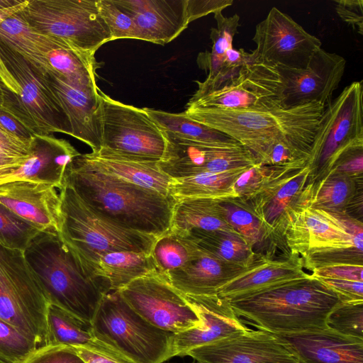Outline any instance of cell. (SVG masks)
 I'll return each mask as SVG.
<instances>
[{
	"instance_id": "35",
	"label": "cell",
	"mask_w": 363,
	"mask_h": 363,
	"mask_svg": "<svg viewBox=\"0 0 363 363\" xmlns=\"http://www.w3.org/2000/svg\"><path fill=\"white\" fill-rule=\"evenodd\" d=\"M362 182L342 174L335 169L311 184L308 206L330 212H347Z\"/></svg>"
},
{
	"instance_id": "6",
	"label": "cell",
	"mask_w": 363,
	"mask_h": 363,
	"mask_svg": "<svg viewBox=\"0 0 363 363\" xmlns=\"http://www.w3.org/2000/svg\"><path fill=\"white\" fill-rule=\"evenodd\" d=\"M91 323L95 339L135 363H164L169 359L174 333L143 319L118 291L104 296Z\"/></svg>"
},
{
	"instance_id": "2",
	"label": "cell",
	"mask_w": 363,
	"mask_h": 363,
	"mask_svg": "<svg viewBox=\"0 0 363 363\" xmlns=\"http://www.w3.org/2000/svg\"><path fill=\"white\" fill-rule=\"evenodd\" d=\"M77 157L67 166L63 183L93 211L123 228L157 238L169 230L176 203L172 196L93 169Z\"/></svg>"
},
{
	"instance_id": "20",
	"label": "cell",
	"mask_w": 363,
	"mask_h": 363,
	"mask_svg": "<svg viewBox=\"0 0 363 363\" xmlns=\"http://www.w3.org/2000/svg\"><path fill=\"white\" fill-rule=\"evenodd\" d=\"M40 74L66 120L69 135L88 145L93 152L99 150L101 147L97 123L99 88L74 84L52 70Z\"/></svg>"
},
{
	"instance_id": "57",
	"label": "cell",
	"mask_w": 363,
	"mask_h": 363,
	"mask_svg": "<svg viewBox=\"0 0 363 363\" xmlns=\"http://www.w3.org/2000/svg\"><path fill=\"white\" fill-rule=\"evenodd\" d=\"M6 89L0 83V110L3 108L5 101Z\"/></svg>"
},
{
	"instance_id": "24",
	"label": "cell",
	"mask_w": 363,
	"mask_h": 363,
	"mask_svg": "<svg viewBox=\"0 0 363 363\" xmlns=\"http://www.w3.org/2000/svg\"><path fill=\"white\" fill-rule=\"evenodd\" d=\"M279 335L303 363H363V339L327 327Z\"/></svg>"
},
{
	"instance_id": "52",
	"label": "cell",
	"mask_w": 363,
	"mask_h": 363,
	"mask_svg": "<svg viewBox=\"0 0 363 363\" xmlns=\"http://www.w3.org/2000/svg\"><path fill=\"white\" fill-rule=\"evenodd\" d=\"M335 9L340 18L363 35V1L336 0Z\"/></svg>"
},
{
	"instance_id": "17",
	"label": "cell",
	"mask_w": 363,
	"mask_h": 363,
	"mask_svg": "<svg viewBox=\"0 0 363 363\" xmlns=\"http://www.w3.org/2000/svg\"><path fill=\"white\" fill-rule=\"evenodd\" d=\"M310 173L306 163L272 181L257 194L245 199L264 225L272 248L284 245L287 249L284 232L292 215L308 206Z\"/></svg>"
},
{
	"instance_id": "1",
	"label": "cell",
	"mask_w": 363,
	"mask_h": 363,
	"mask_svg": "<svg viewBox=\"0 0 363 363\" xmlns=\"http://www.w3.org/2000/svg\"><path fill=\"white\" fill-rule=\"evenodd\" d=\"M325 106L214 109L186 106L189 118L222 132L248 149L261 163L269 148L285 143L308 153Z\"/></svg>"
},
{
	"instance_id": "13",
	"label": "cell",
	"mask_w": 363,
	"mask_h": 363,
	"mask_svg": "<svg viewBox=\"0 0 363 363\" xmlns=\"http://www.w3.org/2000/svg\"><path fill=\"white\" fill-rule=\"evenodd\" d=\"M291 255L336 248H363L362 221L345 212H330L305 206L295 212L284 232Z\"/></svg>"
},
{
	"instance_id": "45",
	"label": "cell",
	"mask_w": 363,
	"mask_h": 363,
	"mask_svg": "<svg viewBox=\"0 0 363 363\" xmlns=\"http://www.w3.org/2000/svg\"><path fill=\"white\" fill-rule=\"evenodd\" d=\"M97 6L101 16L108 28L111 41L118 39L138 40L132 16L118 6L113 0H97Z\"/></svg>"
},
{
	"instance_id": "48",
	"label": "cell",
	"mask_w": 363,
	"mask_h": 363,
	"mask_svg": "<svg viewBox=\"0 0 363 363\" xmlns=\"http://www.w3.org/2000/svg\"><path fill=\"white\" fill-rule=\"evenodd\" d=\"M74 348L85 363H135L123 354L96 339L85 347Z\"/></svg>"
},
{
	"instance_id": "10",
	"label": "cell",
	"mask_w": 363,
	"mask_h": 363,
	"mask_svg": "<svg viewBox=\"0 0 363 363\" xmlns=\"http://www.w3.org/2000/svg\"><path fill=\"white\" fill-rule=\"evenodd\" d=\"M19 13L38 31L84 51L96 53L111 41L97 0H29Z\"/></svg>"
},
{
	"instance_id": "40",
	"label": "cell",
	"mask_w": 363,
	"mask_h": 363,
	"mask_svg": "<svg viewBox=\"0 0 363 363\" xmlns=\"http://www.w3.org/2000/svg\"><path fill=\"white\" fill-rule=\"evenodd\" d=\"M34 138H21L0 126V185L6 183L30 157Z\"/></svg>"
},
{
	"instance_id": "44",
	"label": "cell",
	"mask_w": 363,
	"mask_h": 363,
	"mask_svg": "<svg viewBox=\"0 0 363 363\" xmlns=\"http://www.w3.org/2000/svg\"><path fill=\"white\" fill-rule=\"evenodd\" d=\"M37 348L35 342L0 318V363H22Z\"/></svg>"
},
{
	"instance_id": "22",
	"label": "cell",
	"mask_w": 363,
	"mask_h": 363,
	"mask_svg": "<svg viewBox=\"0 0 363 363\" xmlns=\"http://www.w3.org/2000/svg\"><path fill=\"white\" fill-rule=\"evenodd\" d=\"M57 189L45 183L12 181L0 185V203L40 231L59 233L62 211Z\"/></svg>"
},
{
	"instance_id": "21",
	"label": "cell",
	"mask_w": 363,
	"mask_h": 363,
	"mask_svg": "<svg viewBox=\"0 0 363 363\" xmlns=\"http://www.w3.org/2000/svg\"><path fill=\"white\" fill-rule=\"evenodd\" d=\"M184 296L196 311L201 323L196 328L174 334L169 359L186 356L194 348L249 329L237 315L230 303L218 294Z\"/></svg>"
},
{
	"instance_id": "19",
	"label": "cell",
	"mask_w": 363,
	"mask_h": 363,
	"mask_svg": "<svg viewBox=\"0 0 363 363\" xmlns=\"http://www.w3.org/2000/svg\"><path fill=\"white\" fill-rule=\"evenodd\" d=\"M167 152L159 162V166L172 179L223 172L259 163L254 155L242 145H211L167 135Z\"/></svg>"
},
{
	"instance_id": "50",
	"label": "cell",
	"mask_w": 363,
	"mask_h": 363,
	"mask_svg": "<svg viewBox=\"0 0 363 363\" xmlns=\"http://www.w3.org/2000/svg\"><path fill=\"white\" fill-rule=\"evenodd\" d=\"M332 289L340 302L363 301V281L330 278H317Z\"/></svg>"
},
{
	"instance_id": "47",
	"label": "cell",
	"mask_w": 363,
	"mask_h": 363,
	"mask_svg": "<svg viewBox=\"0 0 363 363\" xmlns=\"http://www.w3.org/2000/svg\"><path fill=\"white\" fill-rule=\"evenodd\" d=\"M22 363H85L71 346L48 345L38 347Z\"/></svg>"
},
{
	"instance_id": "18",
	"label": "cell",
	"mask_w": 363,
	"mask_h": 363,
	"mask_svg": "<svg viewBox=\"0 0 363 363\" xmlns=\"http://www.w3.org/2000/svg\"><path fill=\"white\" fill-rule=\"evenodd\" d=\"M346 60L321 48L315 52L302 69L275 67L281 89L279 101L286 108L317 102L325 106L342 80Z\"/></svg>"
},
{
	"instance_id": "4",
	"label": "cell",
	"mask_w": 363,
	"mask_h": 363,
	"mask_svg": "<svg viewBox=\"0 0 363 363\" xmlns=\"http://www.w3.org/2000/svg\"><path fill=\"white\" fill-rule=\"evenodd\" d=\"M23 253L49 303L92 323L108 293L84 272L59 233L41 231Z\"/></svg>"
},
{
	"instance_id": "26",
	"label": "cell",
	"mask_w": 363,
	"mask_h": 363,
	"mask_svg": "<svg viewBox=\"0 0 363 363\" xmlns=\"http://www.w3.org/2000/svg\"><path fill=\"white\" fill-rule=\"evenodd\" d=\"M301 258L291 255L282 259L260 257L247 271L222 286L220 296L232 301L246 297L270 288L306 277Z\"/></svg>"
},
{
	"instance_id": "9",
	"label": "cell",
	"mask_w": 363,
	"mask_h": 363,
	"mask_svg": "<svg viewBox=\"0 0 363 363\" xmlns=\"http://www.w3.org/2000/svg\"><path fill=\"white\" fill-rule=\"evenodd\" d=\"M99 92L97 123L101 147L133 157L160 161L165 157V133L143 108L116 101Z\"/></svg>"
},
{
	"instance_id": "30",
	"label": "cell",
	"mask_w": 363,
	"mask_h": 363,
	"mask_svg": "<svg viewBox=\"0 0 363 363\" xmlns=\"http://www.w3.org/2000/svg\"><path fill=\"white\" fill-rule=\"evenodd\" d=\"M0 43L18 53L33 69L43 74L52 70L48 57L49 52L68 45L35 29L19 12L0 24Z\"/></svg>"
},
{
	"instance_id": "15",
	"label": "cell",
	"mask_w": 363,
	"mask_h": 363,
	"mask_svg": "<svg viewBox=\"0 0 363 363\" xmlns=\"http://www.w3.org/2000/svg\"><path fill=\"white\" fill-rule=\"evenodd\" d=\"M252 40L258 60L274 67L304 68L321 48L318 38L276 7L256 26Z\"/></svg>"
},
{
	"instance_id": "51",
	"label": "cell",
	"mask_w": 363,
	"mask_h": 363,
	"mask_svg": "<svg viewBox=\"0 0 363 363\" xmlns=\"http://www.w3.org/2000/svg\"><path fill=\"white\" fill-rule=\"evenodd\" d=\"M310 276L314 278H330L363 281V265L333 264L311 269Z\"/></svg>"
},
{
	"instance_id": "56",
	"label": "cell",
	"mask_w": 363,
	"mask_h": 363,
	"mask_svg": "<svg viewBox=\"0 0 363 363\" xmlns=\"http://www.w3.org/2000/svg\"><path fill=\"white\" fill-rule=\"evenodd\" d=\"M21 2L19 0H0V9L16 6Z\"/></svg>"
},
{
	"instance_id": "23",
	"label": "cell",
	"mask_w": 363,
	"mask_h": 363,
	"mask_svg": "<svg viewBox=\"0 0 363 363\" xmlns=\"http://www.w3.org/2000/svg\"><path fill=\"white\" fill-rule=\"evenodd\" d=\"M130 14L138 40L164 45L178 37L191 23L187 0H113Z\"/></svg>"
},
{
	"instance_id": "38",
	"label": "cell",
	"mask_w": 363,
	"mask_h": 363,
	"mask_svg": "<svg viewBox=\"0 0 363 363\" xmlns=\"http://www.w3.org/2000/svg\"><path fill=\"white\" fill-rule=\"evenodd\" d=\"M218 202L230 226L255 251V247H260L263 243L271 245L264 225L245 199L230 197L218 199Z\"/></svg>"
},
{
	"instance_id": "34",
	"label": "cell",
	"mask_w": 363,
	"mask_h": 363,
	"mask_svg": "<svg viewBox=\"0 0 363 363\" xmlns=\"http://www.w3.org/2000/svg\"><path fill=\"white\" fill-rule=\"evenodd\" d=\"M167 136L197 143L233 146L240 145L228 135L199 123L183 113L144 108Z\"/></svg>"
},
{
	"instance_id": "11",
	"label": "cell",
	"mask_w": 363,
	"mask_h": 363,
	"mask_svg": "<svg viewBox=\"0 0 363 363\" xmlns=\"http://www.w3.org/2000/svg\"><path fill=\"white\" fill-rule=\"evenodd\" d=\"M198 89L186 105L214 109L262 108L281 105V84L274 67L258 59L216 82H196Z\"/></svg>"
},
{
	"instance_id": "55",
	"label": "cell",
	"mask_w": 363,
	"mask_h": 363,
	"mask_svg": "<svg viewBox=\"0 0 363 363\" xmlns=\"http://www.w3.org/2000/svg\"><path fill=\"white\" fill-rule=\"evenodd\" d=\"M0 126L17 136L30 138L33 136L24 126L9 113L0 110Z\"/></svg>"
},
{
	"instance_id": "37",
	"label": "cell",
	"mask_w": 363,
	"mask_h": 363,
	"mask_svg": "<svg viewBox=\"0 0 363 363\" xmlns=\"http://www.w3.org/2000/svg\"><path fill=\"white\" fill-rule=\"evenodd\" d=\"M214 18L217 26L211 30V50L201 52L197 58L199 67L208 73L207 80L213 79L219 74L227 52L233 48V38L239 27L240 16L236 13L225 17L222 12H217Z\"/></svg>"
},
{
	"instance_id": "49",
	"label": "cell",
	"mask_w": 363,
	"mask_h": 363,
	"mask_svg": "<svg viewBox=\"0 0 363 363\" xmlns=\"http://www.w3.org/2000/svg\"><path fill=\"white\" fill-rule=\"evenodd\" d=\"M332 169L362 182L363 146L356 147L345 152L337 160Z\"/></svg>"
},
{
	"instance_id": "31",
	"label": "cell",
	"mask_w": 363,
	"mask_h": 363,
	"mask_svg": "<svg viewBox=\"0 0 363 363\" xmlns=\"http://www.w3.org/2000/svg\"><path fill=\"white\" fill-rule=\"evenodd\" d=\"M169 230L182 236L194 230H223L239 234L227 221L218 199H213L177 201Z\"/></svg>"
},
{
	"instance_id": "12",
	"label": "cell",
	"mask_w": 363,
	"mask_h": 363,
	"mask_svg": "<svg viewBox=\"0 0 363 363\" xmlns=\"http://www.w3.org/2000/svg\"><path fill=\"white\" fill-rule=\"evenodd\" d=\"M0 56L21 88L20 96L6 90L1 111L11 115L33 135H69L66 120L41 74L18 53L0 43Z\"/></svg>"
},
{
	"instance_id": "54",
	"label": "cell",
	"mask_w": 363,
	"mask_h": 363,
	"mask_svg": "<svg viewBox=\"0 0 363 363\" xmlns=\"http://www.w3.org/2000/svg\"><path fill=\"white\" fill-rule=\"evenodd\" d=\"M233 4L232 0H187V11L190 21L211 13L222 12Z\"/></svg>"
},
{
	"instance_id": "5",
	"label": "cell",
	"mask_w": 363,
	"mask_h": 363,
	"mask_svg": "<svg viewBox=\"0 0 363 363\" xmlns=\"http://www.w3.org/2000/svg\"><path fill=\"white\" fill-rule=\"evenodd\" d=\"M62 219L59 235L81 265L114 251L151 255L158 238L126 229L88 207L69 185L59 190Z\"/></svg>"
},
{
	"instance_id": "28",
	"label": "cell",
	"mask_w": 363,
	"mask_h": 363,
	"mask_svg": "<svg viewBox=\"0 0 363 363\" xmlns=\"http://www.w3.org/2000/svg\"><path fill=\"white\" fill-rule=\"evenodd\" d=\"M79 153L67 140L51 135H35L32 155L9 181L26 180L63 185L66 169Z\"/></svg>"
},
{
	"instance_id": "33",
	"label": "cell",
	"mask_w": 363,
	"mask_h": 363,
	"mask_svg": "<svg viewBox=\"0 0 363 363\" xmlns=\"http://www.w3.org/2000/svg\"><path fill=\"white\" fill-rule=\"evenodd\" d=\"M198 247L217 258L242 267L253 265L263 256L239 234L223 230H194L187 235Z\"/></svg>"
},
{
	"instance_id": "39",
	"label": "cell",
	"mask_w": 363,
	"mask_h": 363,
	"mask_svg": "<svg viewBox=\"0 0 363 363\" xmlns=\"http://www.w3.org/2000/svg\"><path fill=\"white\" fill-rule=\"evenodd\" d=\"M201 253L189 237L169 230L157 239L151 255L158 271L164 274L182 267Z\"/></svg>"
},
{
	"instance_id": "3",
	"label": "cell",
	"mask_w": 363,
	"mask_h": 363,
	"mask_svg": "<svg viewBox=\"0 0 363 363\" xmlns=\"http://www.w3.org/2000/svg\"><path fill=\"white\" fill-rule=\"evenodd\" d=\"M228 301L239 318L278 335L326 327L328 314L340 302L332 289L310 274Z\"/></svg>"
},
{
	"instance_id": "25",
	"label": "cell",
	"mask_w": 363,
	"mask_h": 363,
	"mask_svg": "<svg viewBox=\"0 0 363 363\" xmlns=\"http://www.w3.org/2000/svg\"><path fill=\"white\" fill-rule=\"evenodd\" d=\"M77 158L93 169L170 196L172 179L160 169V161L123 155L102 147L96 152L81 154Z\"/></svg>"
},
{
	"instance_id": "32",
	"label": "cell",
	"mask_w": 363,
	"mask_h": 363,
	"mask_svg": "<svg viewBox=\"0 0 363 363\" xmlns=\"http://www.w3.org/2000/svg\"><path fill=\"white\" fill-rule=\"evenodd\" d=\"M250 167L172 179L169 194L176 201L184 199H223L238 197L234 191V184Z\"/></svg>"
},
{
	"instance_id": "16",
	"label": "cell",
	"mask_w": 363,
	"mask_h": 363,
	"mask_svg": "<svg viewBox=\"0 0 363 363\" xmlns=\"http://www.w3.org/2000/svg\"><path fill=\"white\" fill-rule=\"evenodd\" d=\"M197 363H303L279 335L247 329L189 350Z\"/></svg>"
},
{
	"instance_id": "14",
	"label": "cell",
	"mask_w": 363,
	"mask_h": 363,
	"mask_svg": "<svg viewBox=\"0 0 363 363\" xmlns=\"http://www.w3.org/2000/svg\"><path fill=\"white\" fill-rule=\"evenodd\" d=\"M118 291L133 310L161 330L177 334L200 325L195 308L164 274L138 278Z\"/></svg>"
},
{
	"instance_id": "36",
	"label": "cell",
	"mask_w": 363,
	"mask_h": 363,
	"mask_svg": "<svg viewBox=\"0 0 363 363\" xmlns=\"http://www.w3.org/2000/svg\"><path fill=\"white\" fill-rule=\"evenodd\" d=\"M48 345L85 347L95 339L92 323L50 303L47 311Z\"/></svg>"
},
{
	"instance_id": "41",
	"label": "cell",
	"mask_w": 363,
	"mask_h": 363,
	"mask_svg": "<svg viewBox=\"0 0 363 363\" xmlns=\"http://www.w3.org/2000/svg\"><path fill=\"white\" fill-rule=\"evenodd\" d=\"M40 232L30 223L0 203V245L24 251Z\"/></svg>"
},
{
	"instance_id": "42",
	"label": "cell",
	"mask_w": 363,
	"mask_h": 363,
	"mask_svg": "<svg viewBox=\"0 0 363 363\" xmlns=\"http://www.w3.org/2000/svg\"><path fill=\"white\" fill-rule=\"evenodd\" d=\"M305 164L269 166L258 163L245 171L234 184L238 197L247 199L257 194L267 184Z\"/></svg>"
},
{
	"instance_id": "29",
	"label": "cell",
	"mask_w": 363,
	"mask_h": 363,
	"mask_svg": "<svg viewBox=\"0 0 363 363\" xmlns=\"http://www.w3.org/2000/svg\"><path fill=\"white\" fill-rule=\"evenodd\" d=\"M81 266L107 293L118 291L138 278L160 272L152 255L132 251L111 252L96 262Z\"/></svg>"
},
{
	"instance_id": "43",
	"label": "cell",
	"mask_w": 363,
	"mask_h": 363,
	"mask_svg": "<svg viewBox=\"0 0 363 363\" xmlns=\"http://www.w3.org/2000/svg\"><path fill=\"white\" fill-rule=\"evenodd\" d=\"M325 325L342 335L363 339V301L340 302L328 314Z\"/></svg>"
},
{
	"instance_id": "7",
	"label": "cell",
	"mask_w": 363,
	"mask_h": 363,
	"mask_svg": "<svg viewBox=\"0 0 363 363\" xmlns=\"http://www.w3.org/2000/svg\"><path fill=\"white\" fill-rule=\"evenodd\" d=\"M50 303L23 251L0 245V318L35 342L48 345Z\"/></svg>"
},
{
	"instance_id": "27",
	"label": "cell",
	"mask_w": 363,
	"mask_h": 363,
	"mask_svg": "<svg viewBox=\"0 0 363 363\" xmlns=\"http://www.w3.org/2000/svg\"><path fill=\"white\" fill-rule=\"evenodd\" d=\"M250 267L226 262L201 250L199 257L186 265L164 274L169 282L184 295L209 296L216 294L222 286Z\"/></svg>"
},
{
	"instance_id": "8",
	"label": "cell",
	"mask_w": 363,
	"mask_h": 363,
	"mask_svg": "<svg viewBox=\"0 0 363 363\" xmlns=\"http://www.w3.org/2000/svg\"><path fill=\"white\" fill-rule=\"evenodd\" d=\"M362 99V81H357L325 106L306 161L308 184L324 177L345 152L363 146Z\"/></svg>"
},
{
	"instance_id": "46",
	"label": "cell",
	"mask_w": 363,
	"mask_h": 363,
	"mask_svg": "<svg viewBox=\"0 0 363 363\" xmlns=\"http://www.w3.org/2000/svg\"><path fill=\"white\" fill-rule=\"evenodd\" d=\"M303 268H313L333 264L363 265V248L350 247L310 252L301 257Z\"/></svg>"
},
{
	"instance_id": "53",
	"label": "cell",
	"mask_w": 363,
	"mask_h": 363,
	"mask_svg": "<svg viewBox=\"0 0 363 363\" xmlns=\"http://www.w3.org/2000/svg\"><path fill=\"white\" fill-rule=\"evenodd\" d=\"M29 0L22 1L16 6L0 9V24L6 18L23 11L28 4ZM0 83L4 89L13 94L18 96L21 92V88L17 80L6 67L0 56Z\"/></svg>"
}]
</instances>
